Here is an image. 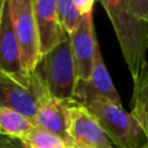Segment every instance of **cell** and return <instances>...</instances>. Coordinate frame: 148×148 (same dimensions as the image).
I'll list each match as a JSON object with an SVG mask.
<instances>
[{
    "instance_id": "cell-1",
    "label": "cell",
    "mask_w": 148,
    "mask_h": 148,
    "mask_svg": "<svg viewBox=\"0 0 148 148\" xmlns=\"http://www.w3.org/2000/svg\"><path fill=\"white\" fill-rule=\"evenodd\" d=\"M104 7L117 36L123 57L136 83L146 68L148 23L139 20L128 0H99Z\"/></svg>"
},
{
    "instance_id": "cell-2",
    "label": "cell",
    "mask_w": 148,
    "mask_h": 148,
    "mask_svg": "<svg viewBox=\"0 0 148 148\" xmlns=\"http://www.w3.org/2000/svg\"><path fill=\"white\" fill-rule=\"evenodd\" d=\"M99 123L106 135L117 148H145L148 136L123 105L106 99L92 101L83 105Z\"/></svg>"
},
{
    "instance_id": "cell-3",
    "label": "cell",
    "mask_w": 148,
    "mask_h": 148,
    "mask_svg": "<svg viewBox=\"0 0 148 148\" xmlns=\"http://www.w3.org/2000/svg\"><path fill=\"white\" fill-rule=\"evenodd\" d=\"M35 71L43 80L50 96L74 103L77 72L69 37L47 52L40 59Z\"/></svg>"
},
{
    "instance_id": "cell-4",
    "label": "cell",
    "mask_w": 148,
    "mask_h": 148,
    "mask_svg": "<svg viewBox=\"0 0 148 148\" xmlns=\"http://www.w3.org/2000/svg\"><path fill=\"white\" fill-rule=\"evenodd\" d=\"M47 96L50 94L36 71L32 72L30 83L0 71V108L16 110L35 123L38 108Z\"/></svg>"
},
{
    "instance_id": "cell-5",
    "label": "cell",
    "mask_w": 148,
    "mask_h": 148,
    "mask_svg": "<svg viewBox=\"0 0 148 148\" xmlns=\"http://www.w3.org/2000/svg\"><path fill=\"white\" fill-rule=\"evenodd\" d=\"M12 24L21 50L25 71L32 73L40 61L32 0H8Z\"/></svg>"
},
{
    "instance_id": "cell-6",
    "label": "cell",
    "mask_w": 148,
    "mask_h": 148,
    "mask_svg": "<svg viewBox=\"0 0 148 148\" xmlns=\"http://www.w3.org/2000/svg\"><path fill=\"white\" fill-rule=\"evenodd\" d=\"M69 112L72 148H117L84 106L72 104Z\"/></svg>"
},
{
    "instance_id": "cell-7",
    "label": "cell",
    "mask_w": 148,
    "mask_h": 148,
    "mask_svg": "<svg viewBox=\"0 0 148 148\" xmlns=\"http://www.w3.org/2000/svg\"><path fill=\"white\" fill-rule=\"evenodd\" d=\"M106 99L121 105L120 97L113 86L110 74L102 58L101 50L97 52L91 74L87 81H77L74 90V104L86 105L92 101Z\"/></svg>"
},
{
    "instance_id": "cell-8",
    "label": "cell",
    "mask_w": 148,
    "mask_h": 148,
    "mask_svg": "<svg viewBox=\"0 0 148 148\" xmlns=\"http://www.w3.org/2000/svg\"><path fill=\"white\" fill-rule=\"evenodd\" d=\"M76 65L77 81H87L91 74L95 58L99 51L97 44L92 14L83 15L76 29L68 35Z\"/></svg>"
},
{
    "instance_id": "cell-9",
    "label": "cell",
    "mask_w": 148,
    "mask_h": 148,
    "mask_svg": "<svg viewBox=\"0 0 148 148\" xmlns=\"http://www.w3.org/2000/svg\"><path fill=\"white\" fill-rule=\"evenodd\" d=\"M0 71L13 75L24 83H30L32 80V73H28L23 66L21 50L12 24L8 0L0 22Z\"/></svg>"
},
{
    "instance_id": "cell-10",
    "label": "cell",
    "mask_w": 148,
    "mask_h": 148,
    "mask_svg": "<svg viewBox=\"0 0 148 148\" xmlns=\"http://www.w3.org/2000/svg\"><path fill=\"white\" fill-rule=\"evenodd\" d=\"M32 3L42 59L47 52L68 38V34L59 21L56 0H32Z\"/></svg>"
},
{
    "instance_id": "cell-11",
    "label": "cell",
    "mask_w": 148,
    "mask_h": 148,
    "mask_svg": "<svg viewBox=\"0 0 148 148\" xmlns=\"http://www.w3.org/2000/svg\"><path fill=\"white\" fill-rule=\"evenodd\" d=\"M74 103L57 99L47 96L39 105L35 125L58 135L66 145L72 148L71 139V105Z\"/></svg>"
},
{
    "instance_id": "cell-12",
    "label": "cell",
    "mask_w": 148,
    "mask_h": 148,
    "mask_svg": "<svg viewBox=\"0 0 148 148\" xmlns=\"http://www.w3.org/2000/svg\"><path fill=\"white\" fill-rule=\"evenodd\" d=\"M35 126V123L23 113L9 108H0V135L23 140Z\"/></svg>"
},
{
    "instance_id": "cell-13",
    "label": "cell",
    "mask_w": 148,
    "mask_h": 148,
    "mask_svg": "<svg viewBox=\"0 0 148 148\" xmlns=\"http://www.w3.org/2000/svg\"><path fill=\"white\" fill-rule=\"evenodd\" d=\"M131 114L148 136V79L134 84L131 99Z\"/></svg>"
},
{
    "instance_id": "cell-14",
    "label": "cell",
    "mask_w": 148,
    "mask_h": 148,
    "mask_svg": "<svg viewBox=\"0 0 148 148\" xmlns=\"http://www.w3.org/2000/svg\"><path fill=\"white\" fill-rule=\"evenodd\" d=\"M22 141L28 148H67L58 135L39 126H35Z\"/></svg>"
},
{
    "instance_id": "cell-15",
    "label": "cell",
    "mask_w": 148,
    "mask_h": 148,
    "mask_svg": "<svg viewBox=\"0 0 148 148\" xmlns=\"http://www.w3.org/2000/svg\"><path fill=\"white\" fill-rule=\"evenodd\" d=\"M59 21L66 32H73L82 20V15L76 9L73 0H56Z\"/></svg>"
},
{
    "instance_id": "cell-16",
    "label": "cell",
    "mask_w": 148,
    "mask_h": 148,
    "mask_svg": "<svg viewBox=\"0 0 148 148\" xmlns=\"http://www.w3.org/2000/svg\"><path fill=\"white\" fill-rule=\"evenodd\" d=\"M128 1L134 15L139 20L148 23V0H128Z\"/></svg>"
},
{
    "instance_id": "cell-17",
    "label": "cell",
    "mask_w": 148,
    "mask_h": 148,
    "mask_svg": "<svg viewBox=\"0 0 148 148\" xmlns=\"http://www.w3.org/2000/svg\"><path fill=\"white\" fill-rule=\"evenodd\" d=\"M73 1H74L76 9L79 10V13L82 16L92 14V7H94V3L96 0H73Z\"/></svg>"
},
{
    "instance_id": "cell-18",
    "label": "cell",
    "mask_w": 148,
    "mask_h": 148,
    "mask_svg": "<svg viewBox=\"0 0 148 148\" xmlns=\"http://www.w3.org/2000/svg\"><path fill=\"white\" fill-rule=\"evenodd\" d=\"M0 148H28V147L20 139L1 136L0 138Z\"/></svg>"
},
{
    "instance_id": "cell-19",
    "label": "cell",
    "mask_w": 148,
    "mask_h": 148,
    "mask_svg": "<svg viewBox=\"0 0 148 148\" xmlns=\"http://www.w3.org/2000/svg\"><path fill=\"white\" fill-rule=\"evenodd\" d=\"M147 47H148V34H147ZM145 79H148V59H147V62H146V68H145V72H143V74H142V76H141V79L138 81V82H140L141 80H145ZM136 82V83H138ZM135 84V83H134Z\"/></svg>"
},
{
    "instance_id": "cell-20",
    "label": "cell",
    "mask_w": 148,
    "mask_h": 148,
    "mask_svg": "<svg viewBox=\"0 0 148 148\" xmlns=\"http://www.w3.org/2000/svg\"><path fill=\"white\" fill-rule=\"evenodd\" d=\"M7 0H0V22L2 18V14H3V9H5V5H6Z\"/></svg>"
},
{
    "instance_id": "cell-21",
    "label": "cell",
    "mask_w": 148,
    "mask_h": 148,
    "mask_svg": "<svg viewBox=\"0 0 148 148\" xmlns=\"http://www.w3.org/2000/svg\"><path fill=\"white\" fill-rule=\"evenodd\" d=\"M145 148H148V146H146V147H145Z\"/></svg>"
},
{
    "instance_id": "cell-22",
    "label": "cell",
    "mask_w": 148,
    "mask_h": 148,
    "mask_svg": "<svg viewBox=\"0 0 148 148\" xmlns=\"http://www.w3.org/2000/svg\"><path fill=\"white\" fill-rule=\"evenodd\" d=\"M1 136H2V135H0V138H1Z\"/></svg>"
}]
</instances>
